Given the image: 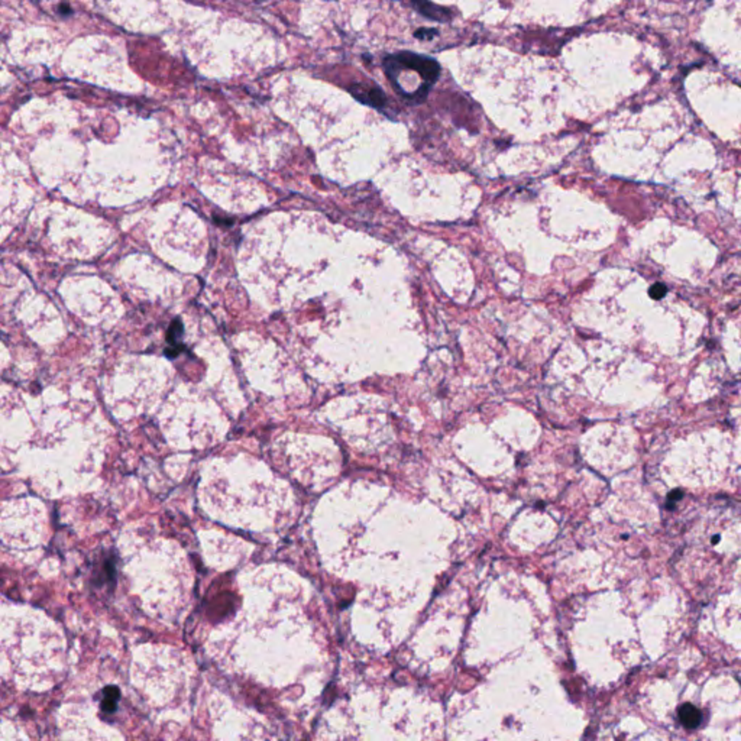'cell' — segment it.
I'll use <instances>...</instances> for the list:
<instances>
[{
    "label": "cell",
    "mask_w": 741,
    "mask_h": 741,
    "mask_svg": "<svg viewBox=\"0 0 741 741\" xmlns=\"http://www.w3.org/2000/svg\"><path fill=\"white\" fill-rule=\"evenodd\" d=\"M413 6L426 17L440 20V22H445V20L449 19V10L442 9L433 3H413Z\"/></svg>",
    "instance_id": "cell-4"
},
{
    "label": "cell",
    "mask_w": 741,
    "mask_h": 741,
    "mask_svg": "<svg viewBox=\"0 0 741 741\" xmlns=\"http://www.w3.org/2000/svg\"><path fill=\"white\" fill-rule=\"evenodd\" d=\"M436 34H438V32H436L435 29H430V31L420 29V31L416 32V36H417V38H423V39H429V38H433V36H430V35H436Z\"/></svg>",
    "instance_id": "cell-6"
},
{
    "label": "cell",
    "mask_w": 741,
    "mask_h": 741,
    "mask_svg": "<svg viewBox=\"0 0 741 741\" xmlns=\"http://www.w3.org/2000/svg\"><path fill=\"white\" fill-rule=\"evenodd\" d=\"M677 714H679L681 723L689 730L699 727V724H701L703 721L701 711H699L696 707H693L692 704H684L682 707H679Z\"/></svg>",
    "instance_id": "cell-3"
},
{
    "label": "cell",
    "mask_w": 741,
    "mask_h": 741,
    "mask_svg": "<svg viewBox=\"0 0 741 741\" xmlns=\"http://www.w3.org/2000/svg\"><path fill=\"white\" fill-rule=\"evenodd\" d=\"M384 67L397 92L417 101L424 99L440 74L438 61L410 51L385 57Z\"/></svg>",
    "instance_id": "cell-1"
},
{
    "label": "cell",
    "mask_w": 741,
    "mask_h": 741,
    "mask_svg": "<svg viewBox=\"0 0 741 741\" xmlns=\"http://www.w3.org/2000/svg\"><path fill=\"white\" fill-rule=\"evenodd\" d=\"M352 94L365 105H369L373 108H384L387 105V96L378 86H373L368 83H358L354 85L351 89Z\"/></svg>",
    "instance_id": "cell-2"
},
{
    "label": "cell",
    "mask_w": 741,
    "mask_h": 741,
    "mask_svg": "<svg viewBox=\"0 0 741 741\" xmlns=\"http://www.w3.org/2000/svg\"><path fill=\"white\" fill-rule=\"evenodd\" d=\"M666 287L663 284H654L650 290V296L653 298H662L666 294Z\"/></svg>",
    "instance_id": "cell-5"
}]
</instances>
